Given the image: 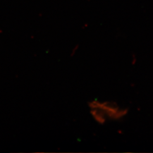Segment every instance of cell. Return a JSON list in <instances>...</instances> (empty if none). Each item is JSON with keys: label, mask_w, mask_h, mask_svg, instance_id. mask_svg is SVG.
Returning <instances> with one entry per match:
<instances>
[{"label": "cell", "mask_w": 153, "mask_h": 153, "mask_svg": "<svg viewBox=\"0 0 153 153\" xmlns=\"http://www.w3.org/2000/svg\"><path fill=\"white\" fill-rule=\"evenodd\" d=\"M90 113L93 120L99 125H104L108 121L104 114L100 109L97 108L90 109Z\"/></svg>", "instance_id": "7a4b0ae2"}, {"label": "cell", "mask_w": 153, "mask_h": 153, "mask_svg": "<svg viewBox=\"0 0 153 153\" xmlns=\"http://www.w3.org/2000/svg\"><path fill=\"white\" fill-rule=\"evenodd\" d=\"M88 105L90 109H100L108 120H120L129 113L128 108L121 107L113 101L93 99L88 102Z\"/></svg>", "instance_id": "6da1fadb"}]
</instances>
